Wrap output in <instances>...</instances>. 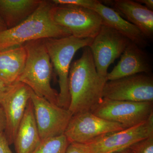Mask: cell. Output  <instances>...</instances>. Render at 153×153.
<instances>
[{
    "label": "cell",
    "instance_id": "obj_16",
    "mask_svg": "<svg viewBox=\"0 0 153 153\" xmlns=\"http://www.w3.org/2000/svg\"><path fill=\"white\" fill-rule=\"evenodd\" d=\"M41 141L33 103L30 99L14 140L16 153H32Z\"/></svg>",
    "mask_w": 153,
    "mask_h": 153
},
{
    "label": "cell",
    "instance_id": "obj_11",
    "mask_svg": "<svg viewBox=\"0 0 153 153\" xmlns=\"http://www.w3.org/2000/svg\"><path fill=\"white\" fill-rule=\"evenodd\" d=\"M31 92L27 85L18 81L0 93V104L6 121L4 133L10 145L13 144L19 124L31 98Z\"/></svg>",
    "mask_w": 153,
    "mask_h": 153
},
{
    "label": "cell",
    "instance_id": "obj_23",
    "mask_svg": "<svg viewBox=\"0 0 153 153\" xmlns=\"http://www.w3.org/2000/svg\"><path fill=\"white\" fill-rule=\"evenodd\" d=\"M6 121L4 113L0 104V133L4 132L6 128Z\"/></svg>",
    "mask_w": 153,
    "mask_h": 153
},
{
    "label": "cell",
    "instance_id": "obj_14",
    "mask_svg": "<svg viewBox=\"0 0 153 153\" xmlns=\"http://www.w3.org/2000/svg\"><path fill=\"white\" fill-rule=\"evenodd\" d=\"M90 9L100 16L103 25L115 30L142 48L149 46L147 39L140 30L124 19L114 9L105 5L97 0H93Z\"/></svg>",
    "mask_w": 153,
    "mask_h": 153
},
{
    "label": "cell",
    "instance_id": "obj_15",
    "mask_svg": "<svg viewBox=\"0 0 153 153\" xmlns=\"http://www.w3.org/2000/svg\"><path fill=\"white\" fill-rule=\"evenodd\" d=\"M114 6L126 20L137 27L148 40L153 37V11L131 0H115Z\"/></svg>",
    "mask_w": 153,
    "mask_h": 153
},
{
    "label": "cell",
    "instance_id": "obj_9",
    "mask_svg": "<svg viewBox=\"0 0 153 153\" xmlns=\"http://www.w3.org/2000/svg\"><path fill=\"white\" fill-rule=\"evenodd\" d=\"M130 41L115 30L102 24L88 47L100 75L107 78L110 65L120 57Z\"/></svg>",
    "mask_w": 153,
    "mask_h": 153
},
{
    "label": "cell",
    "instance_id": "obj_1",
    "mask_svg": "<svg viewBox=\"0 0 153 153\" xmlns=\"http://www.w3.org/2000/svg\"><path fill=\"white\" fill-rule=\"evenodd\" d=\"M107 81L97 73L90 48H83L81 57L70 66L68 110L72 115L91 112L103 99V88Z\"/></svg>",
    "mask_w": 153,
    "mask_h": 153
},
{
    "label": "cell",
    "instance_id": "obj_8",
    "mask_svg": "<svg viewBox=\"0 0 153 153\" xmlns=\"http://www.w3.org/2000/svg\"><path fill=\"white\" fill-rule=\"evenodd\" d=\"M125 128L120 124L102 118L88 111L73 115L64 134L70 143L87 144L104 135Z\"/></svg>",
    "mask_w": 153,
    "mask_h": 153
},
{
    "label": "cell",
    "instance_id": "obj_17",
    "mask_svg": "<svg viewBox=\"0 0 153 153\" xmlns=\"http://www.w3.org/2000/svg\"><path fill=\"white\" fill-rule=\"evenodd\" d=\"M27 57L24 45L0 50V80L7 85L18 82L25 67Z\"/></svg>",
    "mask_w": 153,
    "mask_h": 153
},
{
    "label": "cell",
    "instance_id": "obj_6",
    "mask_svg": "<svg viewBox=\"0 0 153 153\" xmlns=\"http://www.w3.org/2000/svg\"><path fill=\"white\" fill-rule=\"evenodd\" d=\"M91 112L99 117L120 124L128 128L149 119L153 114V102L121 101L103 98Z\"/></svg>",
    "mask_w": 153,
    "mask_h": 153
},
{
    "label": "cell",
    "instance_id": "obj_20",
    "mask_svg": "<svg viewBox=\"0 0 153 153\" xmlns=\"http://www.w3.org/2000/svg\"><path fill=\"white\" fill-rule=\"evenodd\" d=\"M134 153H153V134L132 145Z\"/></svg>",
    "mask_w": 153,
    "mask_h": 153
},
{
    "label": "cell",
    "instance_id": "obj_13",
    "mask_svg": "<svg viewBox=\"0 0 153 153\" xmlns=\"http://www.w3.org/2000/svg\"><path fill=\"white\" fill-rule=\"evenodd\" d=\"M142 49L130 41L121 55L117 65L108 73L107 80H114L140 73L149 74L152 70V65L147 54Z\"/></svg>",
    "mask_w": 153,
    "mask_h": 153
},
{
    "label": "cell",
    "instance_id": "obj_27",
    "mask_svg": "<svg viewBox=\"0 0 153 153\" xmlns=\"http://www.w3.org/2000/svg\"><path fill=\"white\" fill-rule=\"evenodd\" d=\"M9 85H6L4 82L0 80V93L5 90Z\"/></svg>",
    "mask_w": 153,
    "mask_h": 153
},
{
    "label": "cell",
    "instance_id": "obj_24",
    "mask_svg": "<svg viewBox=\"0 0 153 153\" xmlns=\"http://www.w3.org/2000/svg\"><path fill=\"white\" fill-rule=\"evenodd\" d=\"M137 2L139 3H142L144 4L145 7L148 9L152 10H153V0H138Z\"/></svg>",
    "mask_w": 153,
    "mask_h": 153
},
{
    "label": "cell",
    "instance_id": "obj_22",
    "mask_svg": "<svg viewBox=\"0 0 153 153\" xmlns=\"http://www.w3.org/2000/svg\"><path fill=\"white\" fill-rule=\"evenodd\" d=\"M0 153H13L4 132L0 133Z\"/></svg>",
    "mask_w": 153,
    "mask_h": 153
},
{
    "label": "cell",
    "instance_id": "obj_21",
    "mask_svg": "<svg viewBox=\"0 0 153 153\" xmlns=\"http://www.w3.org/2000/svg\"><path fill=\"white\" fill-rule=\"evenodd\" d=\"M65 153H89L85 144L70 143Z\"/></svg>",
    "mask_w": 153,
    "mask_h": 153
},
{
    "label": "cell",
    "instance_id": "obj_2",
    "mask_svg": "<svg viewBox=\"0 0 153 153\" xmlns=\"http://www.w3.org/2000/svg\"><path fill=\"white\" fill-rule=\"evenodd\" d=\"M52 1L42 0L31 16L13 27L0 33V50L24 46L28 42L49 38L71 36L68 31L52 21L50 11Z\"/></svg>",
    "mask_w": 153,
    "mask_h": 153
},
{
    "label": "cell",
    "instance_id": "obj_12",
    "mask_svg": "<svg viewBox=\"0 0 153 153\" xmlns=\"http://www.w3.org/2000/svg\"><path fill=\"white\" fill-rule=\"evenodd\" d=\"M152 134L153 114L139 124L107 134L85 144L89 153H112L130 147Z\"/></svg>",
    "mask_w": 153,
    "mask_h": 153
},
{
    "label": "cell",
    "instance_id": "obj_7",
    "mask_svg": "<svg viewBox=\"0 0 153 153\" xmlns=\"http://www.w3.org/2000/svg\"><path fill=\"white\" fill-rule=\"evenodd\" d=\"M103 98L114 100L153 102V78L140 73L108 80L103 88Z\"/></svg>",
    "mask_w": 153,
    "mask_h": 153
},
{
    "label": "cell",
    "instance_id": "obj_26",
    "mask_svg": "<svg viewBox=\"0 0 153 153\" xmlns=\"http://www.w3.org/2000/svg\"><path fill=\"white\" fill-rule=\"evenodd\" d=\"M112 153H134L132 150L130 148H126V149H123L121 150L117 151V152H114Z\"/></svg>",
    "mask_w": 153,
    "mask_h": 153
},
{
    "label": "cell",
    "instance_id": "obj_25",
    "mask_svg": "<svg viewBox=\"0 0 153 153\" xmlns=\"http://www.w3.org/2000/svg\"><path fill=\"white\" fill-rule=\"evenodd\" d=\"M7 28L5 24L3 21L2 19L0 17V33L4 30H7Z\"/></svg>",
    "mask_w": 153,
    "mask_h": 153
},
{
    "label": "cell",
    "instance_id": "obj_19",
    "mask_svg": "<svg viewBox=\"0 0 153 153\" xmlns=\"http://www.w3.org/2000/svg\"><path fill=\"white\" fill-rule=\"evenodd\" d=\"M70 143L64 134L42 140L32 153H65Z\"/></svg>",
    "mask_w": 153,
    "mask_h": 153
},
{
    "label": "cell",
    "instance_id": "obj_3",
    "mask_svg": "<svg viewBox=\"0 0 153 153\" xmlns=\"http://www.w3.org/2000/svg\"><path fill=\"white\" fill-rule=\"evenodd\" d=\"M24 46L27 60L18 82L27 85L36 95L57 105L58 93L51 85L52 66L44 39L30 41Z\"/></svg>",
    "mask_w": 153,
    "mask_h": 153
},
{
    "label": "cell",
    "instance_id": "obj_18",
    "mask_svg": "<svg viewBox=\"0 0 153 153\" xmlns=\"http://www.w3.org/2000/svg\"><path fill=\"white\" fill-rule=\"evenodd\" d=\"M42 0H0V17L7 29L24 21L37 10Z\"/></svg>",
    "mask_w": 153,
    "mask_h": 153
},
{
    "label": "cell",
    "instance_id": "obj_4",
    "mask_svg": "<svg viewBox=\"0 0 153 153\" xmlns=\"http://www.w3.org/2000/svg\"><path fill=\"white\" fill-rule=\"evenodd\" d=\"M93 40L92 38H78L71 36L44 39L52 66L58 77V106L68 109L70 103L68 77L71 61L78 50L90 46Z\"/></svg>",
    "mask_w": 153,
    "mask_h": 153
},
{
    "label": "cell",
    "instance_id": "obj_5",
    "mask_svg": "<svg viewBox=\"0 0 153 153\" xmlns=\"http://www.w3.org/2000/svg\"><path fill=\"white\" fill-rule=\"evenodd\" d=\"M50 14L55 24L76 38L94 39L102 25L97 13L84 7L53 4Z\"/></svg>",
    "mask_w": 153,
    "mask_h": 153
},
{
    "label": "cell",
    "instance_id": "obj_10",
    "mask_svg": "<svg viewBox=\"0 0 153 153\" xmlns=\"http://www.w3.org/2000/svg\"><path fill=\"white\" fill-rule=\"evenodd\" d=\"M31 100L41 141L64 134L72 114L49 102L32 90Z\"/></svg>",
    "mask_w": 153,
    "mask_h": 153
}]
</instances>
